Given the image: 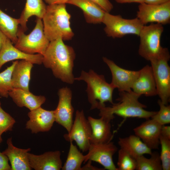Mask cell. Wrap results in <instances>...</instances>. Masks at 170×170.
Wrapping results in <instances>:
<instances>
[{"label": "cell", "mask_w": 170, "mask_h": 170, "mask_svg": "<svg viewBox=\"0 0 170 170\" xmlns=\"http://www.w3.org/2000/svg\"><path fill=\"white\" fill-rule=\"evenodd\" d=\"M42 64L50 69L54 76L64 82L72 84L76 54L73 48L65 44L61 38L50 41L42 55Z\"/></svg>", "instance_id": "1"}, {"label": "cell", "mask_w": 170, "mask_h": 170, "mask_svg": "<svg viewBox=\"0 0 170 170\" xmlns=\"http://www.w3.org/2000/svg\"><path fill=\"white\" fill-rule=\"evenodd\" d=\"M71 18L65 4L47 5L42 20L44 34L49 41L58 38L63 41L72 39L74 33L71 27Z\"/></svg>", "instance_id": "2"}, {"label": "cell", "mask_w": 170, "mask_h": 170, "mask_svg": "<svg viewBox=\"0 0 170 170\" xmlns=\"http://www.w3.org/2000/svg\"><path fill=\"white\" fill-rule=\"evenodd\" d=\"M119 102L110 106H105L100 109L99 116H104L113 119L114 115L121 117L125 120L128 118H138L149 119L156 111H149L144 109L146 106L138 100L140 96L132 90L130 92H119Z\"/></svg>", "instance_id": "3"}, {"label": "cell", "mask_w": 170, "mask_h": 170, "mask_svg": "<svg viewBox=\"0 0 170 170\" xmlns=\"http://www.w3.org/2000/svg\"><path fill=\"white\" fill-rule=\"evenodd\" d=\"M74 79L83 80L87 83L86 91L88 101L91 105V110L99 109L105 106L106 102H108L112 105L114 103L112 94L115 88L110 83L106 82L104 75H99L92 70L88 72L82 71L80 76Z\"/></svg>", "instance_id": "4"}, {"label": "cell", "mask_w": 170, "mask_h": 170, "mask_svg": "<svg viewBox=\"0 0 170 170\" xmlns=\"http://www.w3.org/2000/svg\"><path fill=\"white\" fill-rule=\"evenodd\" d=\"M168 49L163 48L156 58L150 61L156 85L157 95L164 104L167 105L170 98V67Z\"/></svg>", "instance_id": "5"}, {"label": "cell", "mask_w": 170, "mask_h": 170, "mask_svg": "<svg viewBox=\"0 0 170 170\" xmlns=\"http://www.w3.org/2000/svg\"><path fill=\"white\" fill-rule=\"evenodd\" d=\"M36 23L34 28L28 35L25 34L19 26L17 33V40L14 46L26 53L43 55L50 41L44 34L42 19L37 17Z\"/></svg>", "instance_id": "6"}, {"label": "cell", "mask_w": 170, "mask_h": 170, "mask_svg": "<svg viewBox=\"0 0 170 170\" xmlns=\"http://www.w3.org/2000/svg\"><path fill=\"white\" fill-rule=\"evenodd\" d=\"M163 31V25L161 24L151 23L144 26L139 36V55L150 61L159 55L163 48L161 45V39Z\"/></svg>", "instance_id": "7"}, {"label": "cell", "mask_w": 170, "mask_h": 170, "mask_svg": "<svg viewBox=\"0 0 170 170\" xmlns=\"http://www.w3.org/2000/svg\"><path fill=\"white\" fill-rule=\"evenodd\" d=\"M102 23L105 25L104 31L108 37L122 38L129 34L139 36L144 25L137 17L123 18L120 15H114L105 12Z\"/></svg>", "instance_id": "8"}, {"label": "cell", "mask_w": 170, "mask_h": 170, "mask_svg": "<svg viewBox=\"0 0 170 170\" xmlns=\"http://www.w3.org/2000/svg\"><path fill=\"white\" fill-rule=\"evenodd\" d=\"M91 134L90 125L83 110H77L71 129L64 137L67 141H75L80 149L85 152L88 151L91 144L90 139Z\"/></svg>", "instance_id": "9"}, {"label": "cell", "mask_w": 170, "mask_h": 170, "mask_svg": "<svg viewBox=\"0 0 170 170\" xmlns=\"http://www.w3.org/2000/svg\"><path fill=\"white\" fill-rule=\"evenodd\" d=\"M136 16L144 25L149 23L163 25L169 24L170 22V2L160 5L144 3L139 4Z\"/></svg>", "instance_id": "10"}, {"label": "cell", "mask_w": 170, "mask_h": 170, "mask_svg": "<svg viewBox=\"0 0 170 170\" xmlns=\"http://www.w3.org/2000/svg\"><path fill=\"white\" fill-rule=\"evenodd\" d=\"M117 150L116 146L111 141L105 143L91 144L88 153L85 155L84 163L93 161L101 165L105 169L118 170L113 160Z\"/></svg>", "instance_id": "11"}, {"label": "cell", "mask_w": 170, "mask_h": 170, "mask_svg": "<svg viewBox=\"0 0 170 170\" xmlns=\"http://www.w3.org/2000/svg\"><path fill=\"white\" fill-rule=\"evenodd\" d=\"M59 102L54 110L55 122L64 127L69 132L73 123L74 108L71 104L72 93L67 87L59 89Z\"/></svg>", "instance_id": "12"}, {"label": "cell", "mask_w": 170, "mask_h": 170, "mask_svg": "<svg viewBox=\"0 0 170 170\" xmlns=\"http://www.w3.org/2000/svg\"><path fill=\"white\" fill-rule=\"evenodd\" d=\"M103 60L111 71L112 79L110 83L114 88H117L119 92L131 91L133 84L138 75L139 71L123 69L106 57H103Z\"/></svg>", "instance_id": "13"}, {"label": "cell", "mask_w": 170, "mask_h": 170, "mask_svg": "<svg viewBox=\"0 0 170 170\" xmlns=\"http://www.w3.org/2000/svg\"><path fill=\"white\" fill-rule=\"evenodd\" d=\"M28 116L29 119L26 123V128L32 133L48 131L55 122L54 110H47L41 107L30 110Z\"/></svg>", "instance_id": "14"}, {"label": "cell", "mask_w": 170, "mask_h": 170, "mask_svg": "<svg viewBox=\"0 0 170 170\" xmlns=\"http://www.w3.org/2000/svg\"><path fill=\"white\" fill-rule=\"evenodd\" d=\"M162 125L150 118L133 129L137 136L150 149L156 150L160 145Z\"/></svg>", "instance_id": "15"}, {"label": "cell", "mask_w": 170, "mask_h": 170, "mask_svg": "<svg viewBox=\"0 0 170 170\" xmlns=\"http://www.w3.org/2000/svg\"><path fill=\"white\" fill-rule=\"evenodd\" d=\"M42 54H29L20 50L13 45L7 37L0 51V70L6 63L15 60H25L33 64L40 65L42 64Z\"/></svg>", "instance_id": "16"}, {"label": "cell", "mask_w": 170, "mask_h": 170, "mask_svg": "<svg viewBox=\"0 0 170 170\" xmlns=\"http://www.w3.org/2000/svg\"><path fill=\"white\" fill-rule=\"evenodd\" d=\"M132 91L140 95L153 96L157 95L156 84L151 66L146 65L139 71L134 82Z\"/></svg>", "instance_id": "17"}, {"label": "cell", "mask_w": 170, "mask_h": 170, "mask_svg": "<svg viewBox=\"0 0 170 170\" xmlns=\"http://www.w3.org/2000/svg\"><path fill=\"white\" fill-rule=\"evenodd\" d=\"M87 119L92 129L91 144L105 143L111 141L113 137L110 123L111 119L104 116L98 119L89 116Z\"/></svg>", "instance_id": "18"}, {"label": "cell", "mask_w": 170, "mask_h": 170, "mask_svg": "<svg viewBox=\"0 0 170 170\" xmlns=\"http://www.w3.org/2000/svg\"><path fill=\"white\" fill-rule=\"evenodd\" d=\"M61 152L48 151L40 155L28 153L30 167L35 170H60L62 167Z\"/></svg>", "instance_id": "19"}, {"label": "cell", "mask_w": 170, "mask_h": 170, "mask_svg": "<svg viewBox=\"0 0 170 170\" xmlns=\"http://www.w3.org/2000/svg\"><path fill=\"white\" fill-rule=\"evenodd\" d=\"M7 148L2 152L6 155L10 161L11 170H30L28 153L31 149H22L14 146L12 137L7 140Z\"/></svg>", "instance_id": "20"}, {"label": "cell", "mask_w": 170, "mask_h": 170, "mask_svg": "<svg viewBox=\"0 0 170 170\" xmlns=\"http://www.w3.org/2000/svg\"><path fill=\"white\" fill-rule=\"evenodd\" d=\"M8 96L18 106L26 107L31 110L43 104L46 99L43 95H36L29 90L13 88L9 92Z\"/></svg>", "instance_id": "21"}, {"label": "cell", "mask_w": 170, "mask_h": 170, "mask_svg": "<svg viewBox=\"0 0 170 170\" xmlns=\"http://www.w3.org/2000/svg\"><path fill=\"white\" fill-rule=\"evenodd\" d=\"M33 64L25 60H18L13 70L11 82L13 88L29 90L31 74Z\"/></svg>", "instance_id": "22"}, {"label": "cell", "mask_w": 170, "mask_h": 170, "mask_svg": "<svg viewBox=\"0 0 170 170\" xmlns=\"http://www.w3.org/2000/svg\"><path fill=\"white\" fill-rule=\"evenodd\" d=\"M67 3L80 8L88 23L94 24L102 23L105 12L92 0H69Z\"/></svg>", "instance_id": "23"}, {"label": "cell", "mask_w": 170, "mask_h": 170, "mask_svg": "<svg viewBox=\"0 0 170 170\" xmlns=\"http://www.w3.org/2000/svg\"><path fill=\"white\" fill-rule=\"evenodd\" d=\"M118 144L120 149L126 151L135 159L144 154L150 155L152 150L135 135L119 138Z\"/></svg>", "instance_id": "24"}, {"label": "cell", "mask_w": 170, "mask_h": 170, "mask_svg": "<svg viewBox=\"0 0 170 170\" xmlns=\"http://www.w3.org/2000/svg\"><path fill=\"white\" fill-rule=\"evenodd\" d=\"M47 6L42 0H26L24 8L18 19L20 27L24 32L27 29V24L29 18L34 15L42 19Z\"/></svg>", "instance_id": "25"}, {"label": "cell", "mask_w": 170, "mask_h": 170, "mask_svg": "<svg viewBox=\"0 0 170 170\" xmlns=\"http://www.w3.org/2000/svg\"><path fill=\"white\" fill-rule=\"evenodd\" d=\"M19 25L18 19L11 17L0 9V29L14 44L17 40Z\"/></svg>", "instance_id": "26"}, {"label": "cell", "mask_w": 170, "mask_h": 170, "mask_svg": "<svg viewBox=\"0 0 170 170\" xmlns=\"http://www.w3.org/2000/svg\"><path fill=\"white\" fill-rule=\"evenodd\" d=\"M85 159V155L79 150L72 142H70L66 160L62 167V170H81V165Z\"/></svg>", "instance_id": "27"}, {"label": "cell", "mask_w": 170, "mask_h": 170, "mask_svg": "<svg viewBox=\"0 0 170 170\" xmlns=\"http://www.w3.org/2000/svg\"><path fill=\"white\" fill-rule=\"evenodd\" d=\"M150 157L147 158L141 156L136 159V170H162L160 154L157 151L152 152Z\"/></svg>", "instance_id": "28"}, {"label": "cell", "mask_w": 170, "mask_h": 170, "mask_svg": "<svg viewBox=\"0 0 170 170\" xmlns=\"http://www.w3.org/2000/svg\"><path fill=\"white\" fill-rule=\"evenodd\" d=\"M18 60L13 61L12 64L0 72V97L7 98L9 92L13 88L11 76L13 70Z\"/></svg>", "instance_id": "29"}, {"label": "cell", "mask_w": 170, "mask_h": 170, "mask_svg": "<svg viewBox=\"0 0 170 170\" xmlns=\"http://www.w3.org/2000/svg\"><path fill=\"white\" fill-rule=\"evenodd\" d=\"M117 164L118 170H134L136 167V159L121 149L118 151Z\"/></svg>", "instance_id": "30"}, {"label": "cell", "mask_w": 170, "mask_h": 170, "mask_svg": "<svg viewBox=\"0 0 170 170\" xmlns=\"http://www.w3.org/2000/svg\"><path fill=\"white\" fill-rule=\"evenodd\" d=\"M161 152L160 154L162 170H170V139L160 136Z\"/></svg>", "instance_id": "31"}, {"label": "cell", "mask_w": 170, "mask_h": 170, "mask_svg": "<svg viewBox=\"0 0 170 170\" xmlns=\"http://www.w3.org/2000/svg\"><path fill=\"white\" fill-rule=\"evenodd\" d=\"M158 104L160 107L159 111L151 118L162 125L170 123V105L162 103L159 99Z\"/></svg>", "instance_id": "32"}, {"label": "cell", "mask_w": 170, "mask_h": 170, "mask_svg": "<svg viewBox=\"0 0 170 170\" xmlns=\"http://www.w3.org/2000/svg\"><path fill=\"white\" fill-rule=\"evenodd\" d=\"M15 121L0 106V136L4 132L12 130Z\"/></svg>", "instance_id": "33"}, {"label": "cell", "mask_w": 170, "mask_h": 170, "mask_svg": "<svg viewBox=\"0 0 170 170\" xmlns=\"http://www.w3.org/2000/svg\"><path fill=\"white\" fill-rule=\"evenodd\" d=\"M92 0L98 4L105 12L110 13L113 8V6L109 0Z\"/></svg>", "instance_id": "34"}, {"label": "cell", "mask_w": 170, "mask_h": 170, "mask_svg": "<svg viewBox=\"0 0 170 170\" xmlns=\"http://www.w3.org/2000/svg\"><path fill=\"white\" fill-rule=\"evenodd\" d=\"M7 156L0 152V170H11Z\"/></svg>", "instance_id": "35"}, {"label": "cell", "mask_w": 170, "mask_h": 170, "mask_svg": "<svg viewBox=\"0 0 170 170\" xmlns=\"http://www.w3.org/2000/svg\"><path fill=\"white\" fill-rule=\"evenodd\" d=\"M160 135L170 139V126L162 125Z\"/></svg>", "instance_id": "36"}, {"label": "cell", "mask_w": 170, "mask_h": 170, "mask_svg": "<svg viewBox=\"0 0 170 170\" xmlns=\"http://www.w3.org/2000/svg\"><path fill=\"white\" fill-rule=\"evenodd\" d=\"M170 2V0H145L144 3L152 5H160Z\"/></svg>", "instance_id": "37"}, {"label": "cell", "mask_w": 170, "mask_h": 170, "mask_svg": "<svg viewBox=\"0 0 170 170\" xmlns=\"http://www.w3.org/2000/svg\"><path fill=\"white\" fill-rule=\"evenodd\" d=\"M88 163L84 166L83 167H82L81 170H103L105 169L102 168H99L95 167L91 165V161H88Z\"/></svg>", "instance_id": "38"}, {"label": "cell", "mask_w": 170, "mask_h": 170, "mask_svg": "<svg viewBox=\"0 0 170 170\" xmlns=\"http://www.w3.org/2000/svg\"><path fill=\"white\" fill-rule=\"evenodd\" d=\"M48 5H54L67 3L69 0H44Z\"/></svg>", "instance_id": "39"}, {"label": "cell", "mask_w": 170, "mask_h": 170, "mask_svg": "<svg viewBox=\"0 0 170 170\" xmlns=\"http://www.w3.org/2000/svg\"><path fill=\"white\" fill-rule=\"evenodd\" d=\"M117 3L122 4L130 3H138L139 4L144 3L145 0H115Z\"/></svg>", "instance_id": "40"}, {"label": "cell", "mask_w": 170, "mask_h": 170, "mask_svg": "<svg viewBox=\"0 0 170 170\" xmlns=\"http://www.w3.org/2000/svg\"><path fill=\"white\" fill-rule=\"evenodd\" d=\"M7 38V36L0 29V51L4 41Z\"/></svg>", "instance_id": "41"}, {"label": "cell", "mask_w": 170, "mask_h": 170, "mask_svg": "<svg viewBox=\"0 0 170 170\" xmlns=\"http://www.w3.org/2000/svg\"><path fill=\"white\" fill-rule=\"evenodd\" d=\"M2 138H1V136H0V144L1 143V142H2Z\"/></svg>", "instance_id": "42"}, {"label": "cell", "mask_w": 170, "mask_h": 170, "mask_svg": "<svg viewBox=\"0 0 170 170\" xmlns=\"http://www.w3.org/2000/svg\"><path fill=\"white\" fill-rule=\"evenodd\" d=\"M0 106H1V102H0Z\"/></svg>", "instance_id": "43"}, {"label": "cell", "mask_w": 170, "mask_h": 170, "mask_svg": "<svg viewBox=\"0 0 170 170\" xmlns=\"http://www.w3.org/2000/svg\"><path fill=\"white\" fill-rule=\"evenodd\" d=\"M1 97H0V98H1Z\"/></svg>", "instance_id": "44"}]
</instances>
